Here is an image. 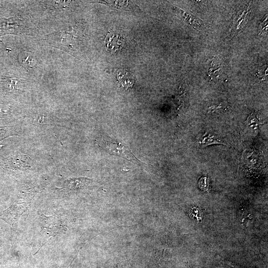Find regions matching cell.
Masks as SVG:
<instances>
[{"instance_id":"6da1fadb","label":"cell","mask_w":268,"mask_h":268,"mask_svg":"<svg viewBox=\"0 0 268 268\" xmlns=\"http://www.w3.org/2000/svg\"><path fill=\"white\" fill-rule=\"evenodd\" d=\"M33 225V238L40 242L39 251L52 238L59 234L65 233L67 230L62 216L57 214L47 216L40 210L37 211Z\"/></svg>"},{"instance_id":"7a4b0ae2","label":"cell","mask_w":268,"mask_h":268,"mask_svg":"<svg viewBox=\"0 0 268 268\" xmlns=\"http://www.w3.org/2000/svg\"><path fill=\"white\" fill-rule=\"evenodd\" d=\"M28 208V203L16 199L8 208L0 212V219L9 225L11 231H15L20 217Z\"/></svg>"},{"instance_id":"3957f363","label":"cell","mask_w":268,"mask_h":268,"mask_svg":"<svg viewBox=\"0 0 268 268\" xmlns=\"http://www.w3.org/2000/svg\"><path fill=\"white\" fill-rule=\"evenodd\" d=\"M98 145L111 155L120 156L136 164L141 163L140 161L133 154L128 147L122 143L103 139Z\"/></svg>"},{"instance_id":"277c9868","label":"cell","mask_w":268,"mask_h":268,"mask_svg":"<svg viewBox=\"0 0 268 268\" xmlns=\"http://www.w3.org/2000/svg\"><path fill=\"white\" fill-rule=\"evenodd\" d=\"M25 156L21 155H10L0 158V168L5 171H15L26 169L29 165L23 159Z\"/></svg>"},{"instance_id":"5b68a950","label":"cell","mask_w":268,"mask_h":268,"mask_svg":"<svg viewBox=\"0 0 268 268\" xmlns=\"http://www.w3.org/2000/svg\"><path fill=\"white\" fill-rule=\"evenodd\" d=\"M22 82L18 77L3 74L0 76V92L4 95H11L21 90Z\"/></svg>"},{"instance_id":"8992f818","label":"cell","mask_w":268,"mask_h":268,"mask_svg":"<svg viewBox=\"0 0 268 268\" xmlns=\"http://www.w3.org/2000/svg\"><path fill=\"white\" fill-rule=\"evenodd\" d=\"M125 41L122 36L118 32L110 31L107 34L104 45L107 51L111 53L119 52L123 47Z\"/></svg>"},{"instance_id":"52a82bcc","label":"cell","mask_w":268,"mask_h":268,"mask_svg":"<svg viewBox=\"0 0 268 268\" xmlns=\"http://www.w3.org/2000/svg\"><path fill=\"white\" fill-rule=\"evenodd\" d=\"M250 9V5H249L236 14L230 31L232 37L238 34L245 27L249 16Z\"/></svg>"},{"instance_id":"ba28073f","label":"cell","mask_w":268,"mask_h":268,"mask_svg":"<svg viewBox=\"0 0 268 268\" xmlns=\"http://www.w3.org/2000/svg\"><path fill=\"white\" fill-rule=\"evenodd\" d=\"M91 179L85 177L72 178L65 181L62 189L68 192H78L85 189Z\"/></svg>"},{"instance_id":"9c48e42d","label":"cell","mask_w":268,"mask_h":268,"mask_svg":"<svg viewBox=\"0 0 268 268\" xmlns=\"http://www.w3.org/2000/svg\"><path fill=\"white\" fill-rule=\"evenodd\" d=\"M172 8L176 15L194 28L200 29L201 27V21L192 13L175 5H172Z\"/></svg>"},{"instance_id":"30bf717a","label":"cell","mask_w":268,"mask_h":268,"mask_svg":"<svg viewBox=\"0 0 268 268\" xmlns=\"http://www.w3.org/2000/svg\"><path fill=\"white\" fill-rule=\"evenodd\" d=\"M17 21L13 18L0 19V36L15 33L17 30Z\"/></svg>"},{"instance_id":"8fae6325","label":"cell","mask_w":268,"mask_h":268,"mask_svg":"<svg viewBox=\"0 0 268 268\" xmlns=\"http://www.w3.org/2000/svg\"><path fill=\"white\" fill-rule=\"evenodd\" d=\"M117 79L119 86L124 89L130 88L134 84L132 76L125 69H121L118 71Z\"/></svg>"},{"instance_id":"7c38bea8","label":"cell","mask_w":268,"mask_h":268,"mask_svg":"<svg viewBox=\"0 0 268 268\" xmlns=\"http://www.w3.org/2000/svg\"><path fill=\"white\" fill-rule=\"evenodd\" d=\"M18 60L20 65L27 70H33L36 67V61L34 57L29 52H21L18 56Z\"/></svg>"},{"instance_id":"4fadbf2b","label":"cell","mask_w":268,"mask_h":268,"mask_svg":"<svg viewBox=\"0 0 268 268\" xmlns=\"http://www.w3.org/2000/svg\"><path fill=\"white\" fill-rule=\"evenodd\" d=\"M69 1L66 0H50L46 1V6L51 8H60L65 7L69 3Z\"/></svg>"},{"instance_id":"5bb4252c","label":"cell","mask_w":268,"mask_h":268,"mask_svg":"<svg viewBox=\"0 0 268 268\" xmlns=\"http://www.w3.org/2000/svg\"><path fill=\"white\" fill-rule=\"evenodd\" d=\"M214 136L211 135H205L203 137V138L199 141V143H201L203 146H207L209 144L214 143H223L220 142L218 139L214 138Z\"/></svg>"},{"instance_id":"9a60e30c","label":"cell","mask_w":268,"mask_h":268,"mask_svg":"<svg viewBox=\"0 0 268 268\" xmlns=\"http://www.w3.org/2000/svg\"><path fill=\"white\" fill-rule=\"evenodd\" d=\"M190 216L196 221H200L201 219V210L196 207L190 208L189 210Z\"/></svg>"},{"instance_id":"2e32d148","label":"cell","mask_w":268,"mask_h":268,"mask_svg":"<svg viewBox=\"0 0 268 268\" xmlns=\"http://www.w3.org/2000/svg\"><path fill=\"white\" fill-rule=\"evenodd\" d=\"M200 188L203 191H208L209 189V182L207 177H203L200 179L198 183Z\"/></svg>"},{"instance_id":"e0dca14e","label":"cell","mask_w":268,"mask_h":268,"mask_svg":"<svg viewBox=\"0 0 268 268\" xmlns=\"http://www.w3.org/2000/svg\"><path fill=\"white\" fill-rule=\"evenodd\" d=\"M267 15L266 16V18L265 17L264 19H263L262 22L261 23L260 26V34H262L263 33H266L268 29V21H267Z\"/></svg>"},{"instance_id":"ac0fdd59","label":"cell","mask_w":268,"mask_h":268,"mask_svg":"<svg viewBox=\"0 0 268 268\" xmlns=\"http://www.w3.org/2000/svg\"><path fill=\"white\" fill-rule=\"evenodd\" d=\"M9 135L7 128L0 125V141Z\"/></svg>"}]
</instances>
